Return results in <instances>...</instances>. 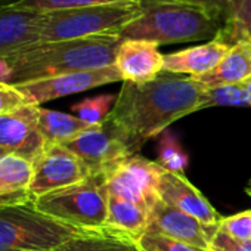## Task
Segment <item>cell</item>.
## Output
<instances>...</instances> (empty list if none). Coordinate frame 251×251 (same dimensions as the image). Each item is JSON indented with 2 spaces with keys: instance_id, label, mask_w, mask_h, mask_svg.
<instances>
[{
  "instance_id": "6da1fadb",
  "label": "cell",
  "mask_w": 251,
  "mask_h": 251,
  "mask_svg": "<svg viewBox=\"0 0 251 251\" xmlns=\"http://www.w3.org/2000/svg\"><path fill=\"white\" fill-rule=\"evenodd\" d=\"M205 87L194 77L161 71L147 83L123 81L106 117L124 133L138 154L176 120L202 109Z\"/></svg>"
},
{
  "instance_id": "7a4b0ae2",
  "label": "cell",
  "mask_w": 251,
  "mask_h": 251,
  "mask_svg": "<svg viewBox=\"0 0 251 251\" xmlns=\"http://www.w3.org/2000/svg\"><path fill=\"white\" fill-rule=\"evenodd\" d=\"M120 34L39 43L0 58V80L21 84L77 71L114 65Z\"/></svg>"
},
{
  "instance_id": "3957f363",
  "label": "cell",
  "mask_w": 251,
  "mask_h": 251,
  "mask_svg": "<svg viewBox=\"0 0 251 251\" xmlns=\"http://www.w3.org/2000/svg\"><path fill=\"white\" fill-rule=\"evenodd\" d=\"M141 15L120 31L121 39L163 46L214 39L223 30L210 11L180 0H141Z\"/></svg>"
},
{
  "instance_id": "277c9868",
  "label": "cell",
  "mask_w": 251,
  "mask_h": 251,
  "mask_svg": "<svg viewBox=\"0 0 251 251\" xmlns=\"http://www.w3.org/2000/svg\"><path fill=\"white\" fill-rule=\"evenodd\" d=\"M106 173H93L71 186L37 197L34 207L59 222L86 232L103 230L108 217Z\"/></svg>"
},
{
  "instance_id": "5b68a950",
  "label": "cell",
  "mask_w": 251,
  "mask_h": 251,
  "mask_svg": "<svg viewBox=\"0 0 251 251\" xmlns=\"http://www.w3.org/2000/svg\"><path fill=\"white\" fill-rule=\"evenodd\" d=\"M141 12V0L46 12L43 14L40 27V43L74 40L99 34H120Z\"/></svg>"
},
{
  "instance_id": "8992f818",
  "label": "cell",
  "mask_w": 251,
  "mask_h": 251,
  "mask_svg": "<svg viewBox=\"0 0 251 251\" xmlns=\"http://www.w3.org/2000/svg\"><path fill=\"white\" fill-rule=\"evenodd\" d=\"M86 233L40 213L33 201L0 207V251H52Z\"/></svg>"
},
{
  "instance_id": "52a82bcc",
  "label": "cell",
  "mask_w": 251,
  "mask_h": 251,
  "mask_svg": "<svg viewBox=\"0 0 251 251\" xmlns=\"http://www.w3.org/2000/svg\"><path fill=\"white\" fill-rule=\"evenodd\" d=\"M62 145L84 163L90 175L108 173L123 160L136 155L129 139L108 118Z\"/></svg>"
},
{
  "instance_id": "ba28073f",
  "label": "cell",
  "mask_w": 251,
  "mask_h": 251,
  "mask_svg": "<svg viewBox=\"0 0 251 251\" xmlns=\"http://www.w3.org/2000/svg\"><path fill=\"white\" fill-rule=\"evenodd\" d=\"M164 170L160 163L132 155L106 173L108 192L151 210L160 200L158 182Z\"/></svg>"
},
{
  "instance_id": "9c48e42d",
  "label": "cell",
  "mask_w": 251,
  "mask_h": 251,
  "mask_svg": "<svg viewBox=\"0 0 251 251\" xmlns=\"http://www.w3.org/2000/svg\"><path fill=\"white\" fill-rule=\"evenodd\" d=\"M90 176L84 163L61 144H46L33 161L30 195L33 201L45 194L78 183Z\"/></svg>"
},
{
  "instance_id": "30bf717a",
  "label": "cell",
  "mask_w": 251,
  "mask_h": 251,
  "mask_svg": "<svg viewBox=\"0 0 251 251\" xmlns=\"http://www.w3.org/2000/svg\"><path fill=\"white\" fill-rule=\"evenodd\" d=\"M120 80L121 75L117 71V68L114 65H109L99 70L68 73V74L34 80L15 86L27 98L30 105L42 106V103L45 102L59 99L68 95L80 93L84 90H90L95 87H100L103 84L115 83Z\"/></svg>"
},
{
  "instance_id": "8fae6325",
  "label": "cell",
  "mask_w": 251,
  "mask_h": 251,
  "mask_svg": "<svg viewBox=\"0 0 251 251\" xmlns=\"http://www.w3.org/2000/svg\"><path fill=\"white\" fill-rule=\"evenodd\" d=\"M39 105H25L0 115V150L31 163L45 150L46 141L39 129Z\"/></svg>"
},
{
  "instance_id": "7c38bea8",
  "label": "cell",
  "mask_w": 251,
  "mask_h": 251,
  "mask_svg": "<svg viewBox=\"0 0 251 251\" xmlns=\"http://www.w3.org/2000/svg\"><path fill=\"white\" fill-rule=\"evenodd\" d=\"M216 229L207 227L195 217L158 200L150 210V226L147 230L211 251V236Z\"/></svg>"
},
{
  "instance_id": "4fadbf2b",
  "label": "cell",
  "mask_w": 251,
  "mask_h": 251,
  "mask_svg": "<svg viewBox=\"0 0 251 251\" xmlns=\"http://www.w3.org/2000/svg\"><path fill=\"white\" fill-rule=\"evenodd\" d=\"M158 197L166 204L195 217L207 227L216 229L222 220L207 198L183 175L164 170L158 182Z\"/></svg>"
},
{
  "instance_id": "5bb4252c",
  "label": "cell",
  "mask_w": 251,
  "mask_h": 251,
  "mask_svg": "<svg viewBox=\"0 0 251 251\" xmlns=\"http://www.w3.org/2000/svg\"><path fill=\"white\" fill-rule=\"evenodd\" d=\"M114 67L123 81L147 83L163 71L164 55L152 42L123 39L115 52Z\"/></svg>"
},
{
  "instance_id": "9a60e30c",
  "label": "cell",
  "mask_w": 251,
  "mask_h": 251,
  "mask_svg": "<svg viewBox=\"0 0 251 251\" xmlns=\"http://www.w3.org/2000/svg\"><path fill=\"white\" fill-rule=\"evenodd\" d=\"M43 14L0 5V58L40 43Z\"/></svg>"
},
{
  "instance_id": "2e32d148",
  "label": "cell",
  "mask_w": 251,
  "mask_h": 251,
  "mask_svg": "<svg viewBox=\"0 0 251 251\" xmlns=\"http://www.w3.org/2000/svg\"><path fill=\"white\" fill-rule=\"evenodd\" d=\"M229 49L230 45L220 36H216L207 43L164 55L163 71L180 75L188 74V77H200L213 71L226 56Z\"/></svg>"
},
{
  "instance_id": "e0dca14e",
  "label": "cell",
  "mask_w": 251,
  "mask_h": 251,
  "mask_svg": "<svg viewBox=\"0 0 251 251\" xmlns=\"http://www.w3.org/2000/svg\"><path fill=\"white\" fill-rule=\"evenodd\" d=\"M33 163L15 154L0 157V207L31 202Z\"/></svg>"
},
{
  "instance_id": "ac0fdd59",
  "label": "cell",
  "mask_w": 251,
  "mask_h": 251,
  "mask_svg": "<svg viewBox=\"0 0 251 251\" xmlns=\"http://www.w3.org/2000/svg\"><path fill=\"white\" fill-rule=\"evenodd\" d=\"M194 78L204 87L242 84L251 78V40H235L226 56L213 71Z\"/></svg>"
},
{
  "instance_id": "d6986e66",
  "label": "cell",
  "mask_w": 251,
  "mask_h": 251,
  "mask_svg": "<svg viewBox=\"0 0 251 251\" xmlns=\"http://www.w3.org/2000/svg\"><path fill=\"white\" fill-rule=\"evenodd\" d=\"M150 226V210L138 202L108 195V217L105 229L138 241Z\"/></svg>"
},
{
  "instance_id": "ffe728a7",
  "label": "cell",
  "mask_w": 251,
  "mask_h": 251,
  "mask_svg": "<svg viewBox=\"0 0 251 251\" xmlns=\"http://www.w3.org/2000/svg\"><path fill=\"white\" fill-rule=\"evenodd\" d=\"M52 251H142L130 236L111 230L86 232L68 239Z\"/></svg>"
},
{
  "instance_id": "44dd1931",
  "label": "cell",
  "mask_w": 251,
  "mask_h": 251,
  "mask_svg": "<svg viewBox=\"0 0 251 251\" xmlns=\"http://www.w3.org/2000/svg\"><path fill=\"white\" fill-rule=\"evenodd\" d=\"M90 124L84 123L75 115L52 111L46 108H39V129L46 144H65L84 130Z\"/></svg>"
},
{
  "instance_id": "7402d4cb",
  "label": "cell",
  "mask_w": 251,
  "mask_h": 251,
  "mask_svg": "<svg viewBox=\"0 0 251 251\" xmlns=\"http://www.w3.org/2000/svg\"><path fill=\"white\" fill-rule=\"evenodd\" d=\"M124 2H135V0H12V2H9V5L17 9L46 14L53 11L114 5V3H124Z\"/></svg>"
},
{
  "instance_id": "603a6c76",
  "label": "cell",
  "mask_w": 251,
  "mask_h": 251,
  "mask_svg": "<svg viewBox=\"0 0 251 251\" xmlns=\"http://www.w3.org/2000/svg\"><path fill=\"white\" fill-rule=\"evenodd\" d=\"M217 36L229 45L238 39L251 40V0H236L227 23Z\"/></svg>"
},
{
  "instance_id": "cb8c5ba5",
  "label": "cell",
  "mask_w": 251,
  "mask_h": 251,
  "mask_svg": "<svg viewBox=\"0 0 251 251\" xmlns=\"http://www.w3.org/2000/svg\"><path fill=\"white\" fill-rule=\"evenodd\" d=\"M117 100V96L108 93V95H99L95 98H86L74 105H71L73 115L78 117L84 123L90 126L100 124L105 121V118L109 115V112L114 108V103Z\"/></svg>"
},
{
  "instance_id": "d4e9b609",
  "label": "cell",
  "mask_w": 251,
  "mask_h": 251,
  "mask_svg": "<svg viewBox=\"0 0 251 251\" xmlns=\"http://www.w3.org/2000/svg\"><path fill=\"white\" fill-rule=\"evenodd\" d=\"M211 106H251V100L242 84L205 87L202 109Z\"/></svg>"
},
{
  "instance_id": "484cf974",
  "label": "cell",
  "mask_w": 251,
  "mask_h": 251,
  "mask_svg": "<svg viewBox=\"0 0 251 251\" xmlns=\"http://www.w3.org/2000/svg\"><path fill=\"white\" fill-rule=\"evenodd\" d=\"M158 138H160L158 163L169 172L183 175L185 167L188 166V155L182 150L177 139L167 130L163 132Z\"/></svg>"
},
{
  "instance_id": "4316f807",
  "label": "cell",
  "mask_w": 251,
  "mask_h": 251,
  "mask_svg": "<svg viewBox=\"0 0 251 251\" xmlns=\"http://www.w3.org/2000/svg\"><path fill=\"white\" fill-rule=\"evenodd\" d=\"M138 245L142 251H207L198 247L172 239L154 230H147L139 239Z\"/></svg>"
},
{
  "instance_id": "83f0119b",
  "label": "cell",
  "mask_w": 251,
  "mask_h": 251,
  "mask_svg": "<svg viewBox=\"0 0 251 251\" xmlns=\"http://www.w3.org/2000/svg\"><path fill=\"white\" fill-rule=\"evenodd\" d=\"M217 229L236 241H251V211L222 217Z\"/></svg>"
},
{
  "instance_id": "f1b7e54d",
  "label": "cell",
  "mask_w": 251,
  "mask_h": 251,
  "mask_svg": "<svg viewBox=\"0 0 251 251\" xmlns=\"http://www.w3.org/2000/svg\"><path fill=\"white\" fill-rule=\"evenodd\" d=\"M25 105L30 103L17 86L0 80V115L14 112Z\"/></svg>"
},
{
  "instance_id": "f546056e",
  "label": "cell",
  "mask_w": 251,
  "mask_h": 251,
  "mask_svg": "<svg viewBox=\"0 0 251 251\" xmlns=\"http://www.w3.org/2000/svg\"><path fill=\"white\" fill-rule=\"evenodd\" d=\"M180 2H186V3H192V5L205 8L225 27V24L227 23V20L232 14V9H233V5L236 0H180Z\"/></svg>"
},
{
  "instance_id": "4dcf8cb0",
  "label": "cell",
  "mask_w": 251,
  "mask_h": 251,
  "mask_svg": "<svg viewBox=\"0 0 251 251\" xmlns=\"http://www.w3.org/2000/svg\"><path fill=\"white\" fill-rule=\"evenodd\" d=\"M211 251H251V241H236L216 229L211 236Z\"/></svg>"
},
{
  "instance_id": "1f68e13d",
  "label": "cell",
  "mask_w": 251,
  "mask_h": 251,
  "mask_svg": "<svg viewBox=\"0 0 251 251\" xmlns=\"http://www.w3.org/2000/svg\"><path fill=\"white\" fill-rule=\"evenodd\" d=\"M242 86H244V89H245V92L248 93V98H250V100H251V78H248L247 81H244Z\"/></svg>"
},
{
  "instance_id": "d6a6232c",
  "label": "cell",
  "mask_w": 251,
  "mask_h": 251,
  "mask_svg": "<svg viewBox=\"0 0 251 251\" xmlns=\"http://www.w3.org/2000/svg\"><path fill=\"white\" fill-rule=\"evenodd\" d=\"M245 192L251 197V179H250V182L247 183V186H245Z\"/></svg>"
},
{
  "instance_id": "836d02e7",
  "label": "cell",
  "mask_w": 251,
  "mask_h": 251,
  "mask_svg": "<svg viewBox=\"0 0 251 251\" xmlns=\"http://www.w3.org/2000/svg\"><path fill=\"white\" fill-rule=\"evenodd\" d=\"M9 152H6V151H3V150H0V157H3V155H8Z\"/></svg>"
},
{
  "instance_id": "e575fe53",
  "label": "cell",
  "mask_w": 251,
  "mask_h": 251,
  "mask_svg": "<svg viewBox=\"0 0 251 251\" xmlns=\"http://www.w3.org/2000/svg\"><path fill=\"white\" fill-rule=\"evenodd\" d=\"M8 2H12V0H0V5H2V3H8Z\"/></svg>"
}]
</instances>
